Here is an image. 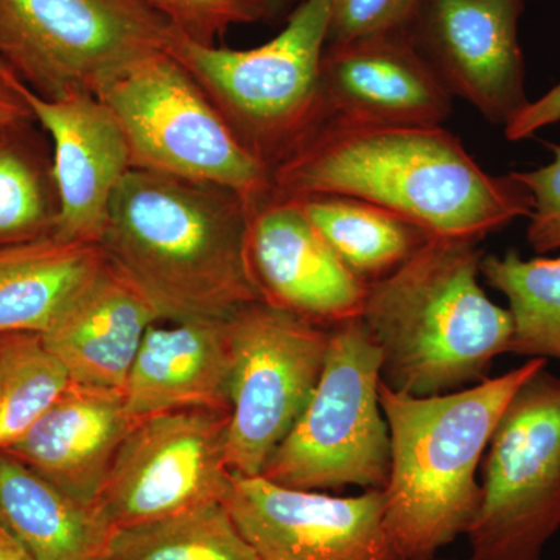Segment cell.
I'll return each instance as SVG.
<instances>
[{
  "label": "cell",
  "mask_w": 560,
  "mask_h": 560,
  "mask_svg": "<svg viewBox=\"0 0 560 560\" xmlns=\"http://www.w3.org/2000/svg\"><path fill=\"white\" fill-rule=\"evenodd\" d=\"M560 121V83L539 101L530 102L525 109L504 127V136L511 142L528 139L537 131Z\"/></svg>",
  "instance_id": "cell-30"
},
{
  "label": "cell",
  "mask_w": 560,
  "mask_h": 560,
  "mask_svg": "<svg viewBox=\"0 0 560 560\" xmlns=\"http://www.w3.org/2000/svg\"><path fill=\"white\" fill-rule=\"evenodd\" d=\"M36 120L0 128V246L57 232L60 197L51 143Z\"/></svg>",
  "instance_id": "cell-23"
},
{
  "label": "cell",
  "mask_w": 560,
  "mask_h": 560,
  "mask_svg": "<svg viewBox=\"0 0 560 560\" xmlns=\"http://www.w3.org/2000/svg\"><path fill=\"white\" fill-rule=\"evenodd\" d=\"M31 119L32 110L18 90V75L0 57V128Z\"/></svg>",
  "instance_id": "cell-31"
},
{
  "label": "cell",
  "mask_w": 560,
  "mask_h": 560,
  "mask_svg": "<svg viewBox=\"0 0 560 560\" xmlns=\"http://www.w3.org/2000/svg\"><path fill=\"white\" fill-rule=\"evenodd\" d=\"M223 504L260 560H404L386 530L382 490L331 497L232 474Z\"/></svg>",
  "instance_id": "cell-12"
},
{
  "label": "cell",
  "mask_w": 560,
  "mask_h": 560,
  "mask_svg": "<svg viewBox=\"0 0 560 560\" xmlns=\"http://www.w3.org/2000/svg\"><path fill=\"white\" fill-rule=\"evenodd\" d=\"M246 250L267 304L323 327L360 318L368 283L341 264L294 198L270 191L250 205Z\"/></svg>",
  "instance_id": "cell-14"
},
{
  "label": "cell",
  "mask_w": 560,
  "mask_h": 560,
  "mask_svg": "<svg viewBox=\"0 0 560 560\" xmlns=\"http://www.w3.org/2000/svg\"><path fill=\"white\" fill-rule=\"evenodd\" d=\"M70 378L46 349L40 335L0 337V451H7L32 429L57 400Z\"/></svg>",
  "instance_id": "cell-26"
},
{
  "label": "cell",
  "mask_w": 560,
  "mask_h": 560,
  "mask_svg": "<svg viewBox=\"0 0 560 560\" xmlns=\"http://www.w3.org/2000/svg\"><path fill=\"white\" fill-rule=\"evenodd\" d=\"M382 353L363 319L330 327L318 385L261 471L283 488L383 490L390 436L383 415Z\"/></svg>",
  "instance_id": "cell-6"
},
{
  "label": "cell",
  "mask_w": 560,
  "mask_h": 560,
  "mask_svg": "<svg viewBox=\"0 0 560 560\" xmlns=\"http://www.w3.org/2000/svg\"><path fill=\"white\" fill-rule=\"evenodd\" d=\"M555 160L530 172H514L533 197L528 242L539 254L560 248V145H550Z\"/></svg>",
  "instance_id": "cell-29"
},
{
  "label": "cell",
  "mask_w": 560,
  "mask_h": 560,
  "mask_svg": "<svg viewBox=\"0 0 560 560\" xmlns=\"http://www.w3.org/2000/svg\"><path fill=\"white\" fill-rule=\"evenodd\" d=\"M105 264L97 243L55 234L0 246V337L46 334Z\"/></svg>",
  "instance_id": "cell-20"
},
{
  "label": "cell",
  "mask_w": 560,
  "mask_h": 560,
  "mask_svg": "<svg viewBox=\"0 0 560 560\" xmlns=\"http://www.w3.org/2000/svg\"><path fill=\"white\" fill-rule=\"evenodd\" d=\"M329 20L330 0H301L285 28L254 49L201 46L172 27L165 51L272 173L329 119L320 83Z\"/></svg>",
  "instance_id": "cell-5"
},
{
  "label": "cell",
  "mask_w": 560,
  "mask_h": 560,
  "mask_svg": "<svg viewBox=\"0 0 560 560\" xmlns=\"http://www.w3.org/2000/svg\"><path fill=\"white\" fill-rule=\"evenodd\" d=\"M95 95L119 121L132 168L226 187L249 205L270 194V168L167 51L125 69Z\"/></svg>",
  "instance_id": "cell-7"
},
{
  "label": "cell",
  "mask_w": 560,
  "mask_h": 560,
  "mask_svg": "<svg viewBox=\"0 0 560 560\" xmlns=\"http://www.w3.org/2000/svg\"><path fill=\"white\" fill-rule=\"evenodd\" d=\"M296 2V0H267L268 7H270L272 16H276V14L279 13V11H282L283 9H287V7H290L291 3ZM301 2V0H300Z\"/></svg>",
  "instance_id": "cell-33"
},
{
  "label": "cell",
  "mask_w": 560,
  "mask_h": 560,
  "mask_svg": "<svg viewBox=\"0 0 560 560\" xmlns=\"http://www.w3.org/2000/svg\"><path fill=\"white\" fill-rule=\"evenodd\" d=\"M526 0H423L410 35L453 97L506 127L529 105L518 18Z\"/></svg>",
  "instance_id": "cell-13"
},
{
  "label": "cell",
  "mask_w": 560,
  "mask_h": 560,
  "mask_svg": "<svg viewBox=\"0 0 560 560\" xmlns=\"http://www.w3.org/2000/svg\"><path fill=\"white\" fill-rule=\"evenodd\" d=\"M287 198L342 195L396 213L430 237L480 242L530 217L512 173L490 175L441 125L360 124L330 117L271 173Z\"/></svg>",
  "instance_id": "cell-1"
},
{
  "label": "cell",
  "mask_w": 560,
  "mask_h": 560,
  "mask_svg": "<svg viewBox=\"0 0 560 560\" xmlns=\"http://www.w3.org/2000/svg\"><path fill=\"white\" fill-rule=\"evenodd\" d=\"M230 411L189 408L136 419L110 466L98 508L116 529L208 503L230 488Z\"/></svg>",
  "instance_id": "cell-11"
},
{
  "label": "cell",
  "mask_w": 560,
  "mask_h": 560,
  "mask_svg": "<svg viewBox=\"0 0 560 560\" xmlns=\"http://www.w3.org/2000/svg\"><path fill=\"white\" fill-rule=\"evenodd\" d=\"M231 345V474L261 475L300 418L326 363L330 327L259 301L226 320Z\"/></svg>",
  "instance_id": "cell-10"
},
{
  "label": "cell",
  "mask_w": 560,
  "mask_h": 560,
  "mask_svg": "<svg viewBox=\"0 0 560 560\" xmlns=\"http://www.w3.org/2000/svg\"><path fill=\"white\" fill-rule=\"evenodd\" d=\"M171 33L143 0H0V57L46 98L97 94Z\"/></svg>",
  "instance_id": "cell-8"
},
{
  "label": "cell",
  "mask_w": 560,
  "mask_h": 560,
  "mask_svg": "<svg viewBox=\"0 0 560 560\" xmlns=\"http://www.w3.org/2000/svg\"><path fill=\"white\" fill-rule=\"evenodd\" d=\"M429 560H448V559H436V558H433V559H429ZM469 560V559H467Z\"/></svg>",
  "instance_id": "cell-34"
},
{
  "label": "cell",
  "mask_w": 560,
  "mask_h": 560,
  "mask_svg": "<svg viewBox=\"0 0 560 560\" xmlns=\"http://www.w3.org/2000/svg\"><path fill=\"white\" fill-rule=\"evenodd\" d=\"M160 320L149 298L106 259L40 340L70 382L124 390L143 335Z\"/></svg>",
  "instance_id": "cell-18"
},
{
  "label": "cell",
  "mask_w": 560,
  "mask_h": 560,
  "mask_svg": "<svg viewBox=\"0 0 560 560\" xmlns=\"http://www.w3.org/2000/svg\"><path fill=\"white\" fill-rule=\"evenodd\" d=\"M33 119L49 136L60 197L58 237L101 245L110 202L131 171L127 138L113 110L91 92L40 97L18 77Z\"/></svg>",
  "instance_id": "cell-15"
},
{
  "label": "cell",
  "mask_w": 560,
  "mask_h": 560,
  "mask_svg": "<svg viewBox=\"0 0 560 560\" xmlns=\"http://www.w3.org/2000/svg\"><path fill=\"white\" fill-rule=\"evenodd\" d=\"M481 275L510 304L511 353L560 360V257L525 260L518 250L485 256Z\"/></svg>",
  "instance_id": "cell-24"
},
{
  "label": "cell",
  "mask_w": 560,
  "mask_h": 560,
  "mask_svg": "<svg viewBox=\"0 0 560 560\" xmlns=\"http://www.w3.org/2000/svg\"><path fill=\"white\" fill-rule=\"evenodd\" d=\"M249 208L226 187L131 168L101 246L165 323L230 319L261 301L246 250Z\"/></svg>",
  "instance_id": "cell-2"
},
{
  "label": "cell",
  "mask_w": 560,
  "mask_h": 560,
  "mask_svg": "<svg viewBox=\"0 0 560 560\" xmlns=\"http://www.w3.org/2000/svg\"><path fill=\"white\" fill-rule=\"evenodd\" d=\"M135 420L124 390L69 382L32 429L3 452L73 500L98 508L110 466Z\"/></svg>",
  "instance_id": "cell-17"
},
{
  "label": "cell",
  "mask_w": 560,
  "mask_h": 560,
  "mask_svg": "<svg viewBox=\"0 0 560 560\" xmlns=\"http://www.w3.org/2000/svg\"><path fill=\"white\" fill-rule=\"evenodd\" d=\"M320 83L329 119L436 127L453 109L410 32L326 44Z\"/></svg>",
  "instance_id": "cell-16"
},
{
  "label": "cell",
  "mask_w": 560,
  "mask_h": 560,
  "mask_svg": "<svg viewBox=\"0 0 560 560\" xmlns=\"http://www.w3.org/2000/svg\"><path fill=\"white\" fill-rule=\"evenodd\" d=\"M477 245L430 237L396 271L368 283L361 319L381 349L386 388L455 393L488 378L493 360L510 352L511 313L482 290Z\"/></svg>",
  "instance_id": "cell-3"
},
{
  "label": "cell",
  "mask_w": 560,
  "mask_h": 560,
  "mask_svg": "<svg viewBox=\"0 0 560 560\" xmlns=\"http://www.w3.org/2000/svg\"><path fill=\"white\" fill-rule=\"evenodd\" d=\"M175 31L201 46H215V39L234 25L271 20L267 0H143Z\"/></svg>",
  "instance_id": "cell-27"
},
{
  "label": "cell",
  "mask_w": 560,
  "mask_h": 560,
  "mask_svg": "<svg viewBox=\"0 0 560 560\" xmlns=\"http://www.w3.org/2000/svg\"><path fill=\"white\" fill-rule=\"evenodd\" d=\"M481 474L469 560H541L560 529V377L547 366L508 404Z\"/></svg>",
  "instance_id": "cell-9"
},
{
  "label": "cell",
  "mask_w": 560,
  "mask_h": 560,
  "mask_svg": "<svg viewBox=\"0 0 560 560\" xmlns=\"http://www.w3.org/2000/svg\"><path fill=\"white\" fill-rule=\"evenodd\" d=\"M545 366L547 360L529 359L499 377L431 397L396 393L381 382L390 436L383 515L401 559L436 558L466 536L481 506L477 475L490 438L514 394Z\"/></svg>",
  "instance_id": "cell-4"
},
{
  "label": "cell",
  "mask_w": 560,
  "mask_h": 560,
  "mask_svg": "<svg viewBox=\"0 0 560 560\" xmlns=\"http://www.w3.org/2000/svg\"><path fill=\"white\" fill-rule=\"evenodd\" d=\"M228 319L153 324L132 363L125 404L131 418L206 408L231 412Z\"/></svg>",
  "instance_id": "cell-19"
},
{
  "label": "cell",
  "mask_w": 560,
  "mask_h": 560,
  "mask_svg": "<svg viewBox=\"0 0 560 560\" xmlns=\"http://www.w3.org/2000/svg\"><path fill=\"white\" fill-rule=\"evenodd\" d=\"M106 560H260L223 503L114 530Z\"/></svg>",
  "instance_id": "cell-25"
},
{
  "label": "cell",
  "mask_w": 560,
  "mask_h": 560,
  "mask_svg": "<svg viewBox=\"0 0 560 560\" xmlns=\"http://www.w3.org/2000/svg\"><path fill=\"white\" fill-rule=\"evenodd\" d=\"M335 256L372 283L400 268L430 235L389 210L342 195L294 198Z\"/></svg>",
  "instance_id": "cell-22"
},
{
  "label": "cell",
  "mask_w": 560,
  "mask_h": 560,
  "mask_svg": "<svg viewBox=\"0 0 560 560\" xmlns=\"http://www.w3.org/2000/svg\"><path fill=\"white\" fill-rule=\"evenodd\" d=\"M423 0H330L327 44L408 32Z\"/></svg>",
  "instance_id": "cell-28"
},
{
  "label": "cell",
  "mask_w": 560,
  "mask_h": 560,
  "mask_svg": "<svg viewBox=\"0 0 560 560\" xmlns=\"http://www.w3.org/2000/svg\"><path fill=\"white\" fill-rule=\"evenodd\" d=\"M0 522L35 560H106L116 530L101 508L73 500L3 451Z\"/></svg>",
  "instance_id": "cell-21"
},
{
  "label": "cell",
  "mask_w": 560,
  "mask_h": 560,
  "mask_svg": "<svg viewBox=\"0 0 560 560\" xmlns=\"http://www.w3.org/2000/svg\"><path fill=\"white\" fill-rule=\"evenodd\" d=\"M0 560H35L2 522H0Z\"/></svg>",
  "instance_id": "cell-32"
}]
</instances>
